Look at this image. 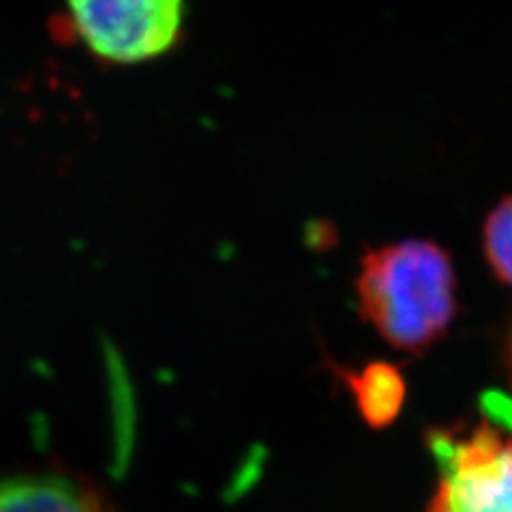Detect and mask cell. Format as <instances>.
I'll return each instance as SVG.
<instances>
[{
	"label": "cell",
	"mask_w": 512,
	"mask_h": 512,
	"mask_svg": "<svg viewBox=\"0 0 512 512\" xmlns=\"http://www.w3.org/2000/svg\"><path fill=\"white\" fill-rule=\"evenodd\" d=\"M455 286L446 250L425 239H406L363 256L357 297L363 318L384 342L421 352L451 327Z\"/></svg>",
	"instance_id": "6da1fadb"
},
{
	"label": "cell",
	"mask_w": 512,
	"mask_h": 512,
	"mask_svg": "<svg viewBox=\"0 0 512 512\" xmlns=\"http://www.w3.org/2000/svg\"><path fill=\"white\" fill-rule=\"evenodd\" d=\"M440 472L429 512H512V404L468 431H431Z\"/></svg>",
	"instance_id": "7a4b0ae2"
},
{
	"label": "cell",
	"mask_w": 512,
	"mask_h": 512,
	"mask_svg": "<svg viewBox=\"0 0 512 512\" xmlns=\"http://www.w3.org/2000/svg\"><path fill=\"white\" fill-rule=\"evenodd\" d=\"M186 0H67L62 32L96 60L141 64L182 39Z\"/></svg>",
	"instance_id": "3957f363"
},
{
	"label": "cell",
	"mask_w": 512,
	"mask_h": 512,
	"mask_svg": "<svg viewBox=\"0 0 512 512\" xmlns=\"http://www.w3.org/2000/svg\"><path fill=\"white\" fill-rule=\"evenodd\" d=\"M0 512H111L101 495L60 476L0 483Z\"/></svg>",
	"instance_id": "277c9868"
},
{
	"label": "cell",
	"mask_w": 512,
	"mask_h": 512,
	"mask_svg": "<svg viewBox=\"0 0 512 512\" xmlns=\"http://www.w3.org/2000/svg\"><path fill=\"white\" fill-rule=\"evenodd\" d=\"M350 387L357 395L363 416L372 425H387L402 402V382L387 365H370L359 376H352Z\"/></svg>",
	"instance_id": "5b68a950"
},
{
	"label": "cell",
	"mask_w": 512,
	"mask_h": 512,
	"mask_svg": "<svg viewBox=\"0 0 512 512\" xmlns=\"http://www.w3.org/2000/svg\"><path fill=\"white\" fill-rule=\"evenodd\" d=\"M483 248L493 274L512 286V195L500 201L487 216Z\"/></svg>",
	"instance_id": "8992f818"
},
{
	"label": "cell",
	"mask_w": 512,
	"mask_h": 512,
	"mask_svg": "<svg viewBox=\"0 0 512 512\" xmlns=\"http://www.w3.org/2000/svg\"><path fill=\"white\" fill-rule=\"evenodd\" d=\"M506 367H508V376L512 382V329L508 335V344H506Z\"/></svg>",
	"instance_id": "52a82bcc"
}]
</instances>
